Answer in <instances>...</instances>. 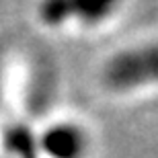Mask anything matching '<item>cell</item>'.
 <instances>
[{
  "instance_id": "6da1fadb",
  "label": "cell",
  "mask_w": 158,
  "mask_h": 158,
  "mask_svg": "<svg viewBox=\"0 0 158 158\" xmlns=\"http://www.w3.org/2000/svg\"><path fill=\"white\" fill-rule=\"evenodd\" d=\"M101 84L117 97L158 90V37L113 52L101 66Z\"/></svg>"
},
{
  "instance_id": "7a4b0ae2",
  "label": "cell",
  "mask_w": 158,
  "mask_h": 158,
  "mask_svg": "<svg viewBox=\"0 0 158 158\" xmlns=\"http://www.w3.org/2000/svg\"><path fill=\"white\" fill-rule=\"evenodd\" d=\"M127 0H39L37 21L56 33L94 31L117 17Z\"/></svg>"
},
{
  "instance_id": "3957f363",
  "label": "cell",
  "mask_w": 158,
  "mask_h": 158,
  "mask_svg": "<svg viewBox=\"0 0 158 158\" xmlns=\"http://www.w3.org/2000/svg\"><path fill=\"white\" fill-rule=\"evenodd\" d=\"M93 138L78 119H52L37 125V148L41 158H88Z\"/></svg>"
},
{
  "instance_id": "277c9868",
  "label": "cell",
  "mask_w": 158,
  "mask_h": 158,
  "mask_svg": "<svg viewBox=\"0 0 158 158\" xmlns=\"http://www.w3.org/2000/svg\"><path fill=\"white\" fill-rule=\"evenodd\" d=\"M15 82H12V66L4 53H0V134L2 129L17 117L15 113Z\"/></svg>"
}]
</instances>
